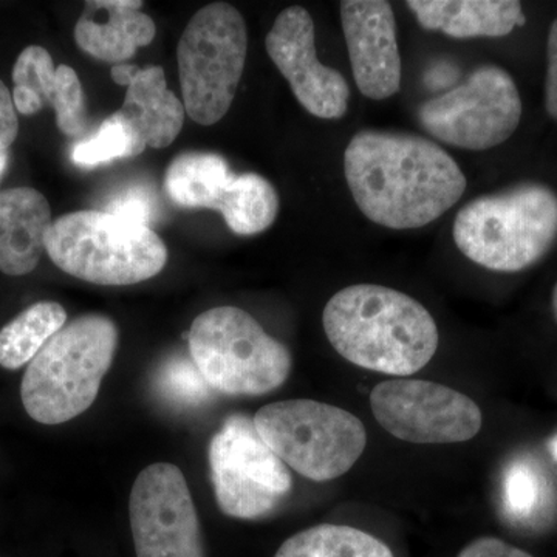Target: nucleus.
Here are the masks:
<instances>
[{
    "label": "nucleus",
    "mask_w": 557,
    "mask_h": 557,
    "mask_svg": "<svg viewBox=\"0 0 557 557\" xmlns=\"http://www.w3.org/2000/svg\"><path fill=\"white\" fill-rule=\"evenodd\" d=\"M553 311H555V317L557 319V284L555 287V292H553Z\"/></svg>",
    "instance_id": "obj_32"
},
{
    "label": "nucleus",
    "mask_w": 557,
    "mask_h": 557,
    "mask_svg": "<svg viewBox=\"0 0 557 557\" xmlns=\"http://www.w3.org/2000/svg\"><path fill=\"white\" fill-rule=\"evenodd\" d=\"M255 424L260 438L287 467L313 482L346 474L368 445L364 424L358 417L313 399L263 406Z\"/></svg>",
    "instance_id": "obj_7"
},
{
    "label": "nucleus",
    "mask_w": 557,
    "mask_h": 557,
    "mask_svg": "<svg viewBox=\"0 0 557 557\" xmlns=\"http://www.w3.org/2000/svg\"><path fill=\"white\" fill-rule=\"evenodd\" d=\"M549 448H552L553 457L557 460V435L555 440H553L552 445H549Z\"/></svg>",
    "instance_id": "obj_33"
},
{
    "label": "nucleus",
    "mask_w": 557,
    "mask_h": 557,
    "mask_svg": "<svg viewBox=\"0 0 557 557\" xmlns=\"http://www.w3.org/2000/svg\"><path fill=\"white\" fill-rule=\"evenodd\" d=\"M458 557H533L496 537H483L469 544Z\"/></svg>",
    "instance_id": "obj_30"
},
{
    "label": "nucleus",
    "mask_w": 557,
    "mask_h": 557,
    "mask_svg": "<svg viewBox=\"0 0 557 557\" xmlns=\"http://www.w3.org/2000/svg\"><path fill=\"white\" fill-rule=\"evenodd\" d=\"M190 359L211 391L228 397H260L287 381L293 359L251 314L223 306L194 319Z\"/></svg>",
    "instance_id": "obj_6"
},
{
    "label": "nucleus",
    "mask_w": 557,
    "mask_h": 557,
    "mask_svg": "<svg viewBox=\"0 0 557 557\" xmlns=\"http://www.w3.org/2000/svg\"><path fill=\"white\" fill-rule=\"evenodd\" d=\"M129 519L137 557H205L199 515L175 465L153 463L139 472Z\"/></svg>",
    "instance_id": "obj_12"
},
{
    "label": "nucleus",
    "mask_w": 557,
    "mask_h": 557,
    "mask_svg": "<svg viewBox=\"0 0 557 557\" xmlns=\"http://www.w3.org/2000/svg\"><path fill=\"white\" fill-rule=\"evenodd\" d=\"M522 110L518 86L507 70L482 65L465 83L420 104L417 119L438 141L487 150L512 137Z\"/></svg>",
    "instance_id": "obj_10"
},
{
    "label": "nucleus",
    "mask_w": 557,
    "mask_h": 557,
    "mask_svg": "<svg viewBox=\"0 0 557 557\" xmlns=\"http://www.w3.org/2000/svg\"><path fill=\"white\" fill-rule=\"evenodd\" d=\"M152 194L145 186H131L110 199L106 211L135 225L149 226L153 219Z\"/></svg>",
    "instance_id": "obj_27"
},
{
    "label": "nucleus",
    "mask_w": 557,
    "mask_h": 557,
    "mask_svg": "<svg viewBox=\"0 0 557 557\" xmlns=\"http://www.w3.org/2000/svg\"><path fill=\"white\" fill-rule=\"evenodd\" d=\"M46 251L58 269L97 285H134L157 276L168 248L149 226L104 211H78L51 223Z\"/></svg>",
    "instance_id": "obj_5"
},
{
    "label": "nucleus",
    "mask_w": 557,
    "mask_h": 557,
    "mask_svg": "<svg viewBox=\"0 0 557 557\" xmlns=\"http://www.w3.org/2000/svg\"><path fill=\"white\" fill-rule=\"evenodd\" d=\"M20 120L9 87L0 79V143L10 148L17 138Z\"/></svg>",
    "instance_id": "obj_29"
},
{
    "label": "nucleus",
    "mask_w": 557,
    "mask_h": 557,
    "mask_svg": "<svg viewBox=\"0 0 557 557\" xmlns=\"http://www.w3.org/2000/svg\"><path fill=\"white\" fill-rule=\"evenodd\" d=\"M145 143L132 131L119 112L102 121L90 138L83 139L72 149V161L79 168H95L116 159L139 156Z\"/></svg>",
    "instance_id": "obj_24"
},
{
    "label": "nucleus",
    "mask_w": 557,
    "mask_h": 557,
    "mask_svg": "<svg viewBox=\"0 0 557 557\" xmlns=\"http://www.w3.org/2000/svg\"><path fill=\"white\" fill-rule=\"evenodd\" d=\"M49 200L33 188L0 190V271L25 276L38 267L50 230Z\"/></svg>",
    "instance_id": "obj_17"
},
{
    "label": "nucleus",
    "mask_w": 557,
    "mask_h": 557,
    "mask_svg": "<svg viewBox=\"0 0 557 557\" xmlns=\"http://www.w3.org/2000/svg\"><path fill=\"white\" fill-rule=\"evenodd\" d=\"M344 174L359 211L391 230L429 225L457 205L468 185L442 146L403 132L359 131L344 153Z\"/></svg>",
    "instance_id": "obj_1"
},
{
    "label": "nucleus",
    "mask_w": 557,
    "mask_h": 557,
    "mask_svg": "<svg viewBox=\"0 0 557 557\" xmlns=\"http://www.w3.org/2000/svg\"><path fill=\"white\" fill-rule=\"evenodd\" d=\"M234 175L226 160L212 152H185L172 160L164 188L182 208L218 209Z\"/></svg>",
    "instance_id": "obj_20"
},
{
    "label": "nucleus",
    "mask_w": 557,
    "mask_h": 557,
    "mask_svg": "<svg viewBox=\"0 0 557 557\" xmlns=\"http://www.w3.org/2000/svg\"><path fill=\"white\" fill-rule=\"evenodd\" d=\"M341 22L355 84L366 98L384 101L401 86L394 9L386 0H344Z\"/></svg>",
    "instance_id": "obj_14"
},
{
    "label": "nucleus",
    "mask_w": 557,
    "mask_h": 557,
    "mask_svg": "<svg viewBox=\"0 0 557 557\" xmlns=\"http://www.w3.org/2000/svg\"><path fill=\"white\" fill-rule=\"evenodd\" d=\"M265 47L307 112L322 120L346 115L350 89L338 70L318 60L314 22L309 11L298 5L282 11L267 35Z\"/></svg>",
    "instance_id": "obj_13"
},
{
    "label": "nucleus",
    "mask_w": 557,
    "mask_h": 557,
    "mask_svg": "<svg viewBox=\"0 0 557 557\" xmlns=\"http://www.w3.org/2000/svg\"><path fill=\"white\" fill-rule=\"evenodd\" d=\"M10 163V148H7L5 145L0 143V178L5 174L7 168H9Z\"/></svg>",
    "instance_id": "obj_31"
},
{
    "label": "nucleus",
    "mask_w": 557,
    "mask_h": 557,
    "mask_svg": "<svg viewBox=\"0 0 557 557\" xmlns=\"http://www.w3.org/2000/svg\"><path fill=\"white\" fill-rule=\"evenodd\" d=\"M277 190L262 175H234L219 211L226 225L239 236H256L273 225L278 212Z\"/></svg>",
    "instance_id": "obj_22"
},
{
    "label": "nucleus",
    "mask_w": 557,
    "mask_h": 557,
    "mask_svg": "<svg viewBox=\"0 0 557 557\" xmlns=\"http://www.w3.org/2000/svg\"><path fill=\"white\" fill-rule=\"evenodd\" d=\"M545 480L528 461L509 465L504 479V505L512 519L527 520L544 507Z\"/></svg>",
    "instance_id": "obj_25"
},
{
    "label": "nucleus",
    "mask_w": 557,
    "mask_h": 557,
    "mask_svg": "<svg viewBox=\"0 0 557 557\" xmlns=\"http://www.w3.org/2000/svg\"><path fill=\"white\" fill-rule=\"evenodd\" d=\"M418 24L450 38H502L525 25L518 0H410Z\"/></svg>",
    "instance_id": "obj_18"
},
{
    "label": "nucleus",
    "mask_w": 557,
    "mask_h": 557,
    "mask_svg": "<svg viewBox=\"0 0 557 557\" xmlns=\"http://www.w3.org/2000/svg\"><path fill=\"white\" fill-rule=\"evenodd\" d=\"M454 242L483 269L500 273L536 265L557 242V194L525 182L469 201L454 220Z\"/></svg>",
    "instance_id": "obj_4"
},
{
    "label": "nucleus",
    "mask_w": 557,
    "mask_h": 557,
    "mask_svg": "<svg viewBox=\"0 0 557 557\" xmlns=\"http://www.w3.org/2000/svg\"><path fill=\"white\" fill-rule=\"evenodd\" d=\"M119 339L115 322L102 314H86L65 324L25 370L21 398L28 416L57 426L90 409Z\"/></svg>",
    "instance_id": "obj_3"
},
{
    "label": "nucleus",
    "mask_w": 557,
    "mask_h": 557,
    "mask_svg": "<svg viewBox=\"0 0 557 557\" xmlns=\"http://www.w3.org/2000/svg\"><path fill=\"white\" fill-rule=\"evenodd\" d=\"M209 469L220 511L252 520L284 504L293 487L292 474L260 438L255 418L233 413L209 443Z\"/></svg>",
    "instance_id": "obj_9"
},
{
    "label": "nucleus",
    "mask_w": 557,
    "mask_h": 557,
    "mask_svg": "<svg viewBox=\"0 0 557 557\" xmlns=\"http://www.w3.org/2000/svg\"><path fill=\"white\" fill-rule=\"evenodd\" d=\"M143 2L135 0H94L75 25V40L81 50L104 62L131 60L139 47L156 38V22L141 13Z\"/></svg>",
    "instance_id": "obj_16"
},
{
    "label": "nucleus",
    "mask_w": 557,
    "mask_h": 557,
    "mask_svg": "<svg viewBox=\"0 0 557 557\" xmlns=\"http://www.w3.org/2000/svg\"><path fill=\"white\" fill-rule=\"evenodd\" d=\"M274 557H394L380 539L354 527L318 525L287 539Z\"/></svg>",
    "instance_id": "obj_23"
},
{
    "label": "nucleus",
    "mask_w": 557,
    "mask_h": 557,
    "mask_svg": "<svg viewBox=\"0 0 557 557\" xmlns=\"http://www.w3.org/2000/svg\"><path fill=\"white\" fill-rule=\"evenodd\" d=\"M67 322L64 307L42 300L33 304L0 330V366L17 370L33 358Z\"/></svg>",
    "instance_id": "obj_21"
},
{
    "label": "nucleus",
    "mask_w": 557,
    "mask_h": 557,
    "mask_svg": "<svg viewBox=\"0 0 557 557\" xmlns=\"http://www.w3.org/2000/svg\"><path fill=\"white\" fill-rule=\"evenodd\" d=\"M333 348L358 368L392 376L413 375L438 348V329L426 307L381 285L341 289L322 313Z\"/></svg>",
    "instance_id": "obj_2"
},
{
    "label": "nucleus",
    "mask_w": 557,
    "mask_h": 557,
    "mask_svg": "<svg viewBox=\"0 0 557 557\" xmlns=\"http://www.w3.org/2000/svg\"><path fill=\"white\" fill-rule=\"evenodd\" d=\"M370 406L380 426L403 442L463 443L482 429V412L471 398L432 381H384L370 394Z\"/></svg>",
    "instance_id": "obj_11"
},
{
    "label": "nucleus",
    "mask_w": 557,
    "mask_h": 557,
    "mask_svg": "<svg viewBox=\"0 0 557 557\" xmlns=\"http://www.w3.org/2000/svg\"><path fill=\"white\" fill-rule=\"evenodd\" d=\"M244 16L226 2L194 14L177 47L180 86L189 119L212 126L228 113L247 62Z\"/></svg>",
    "instance_id": "obj_8"
},
{
    "label": "nucleus",
    "mask_w": 557,
    "mask_h": 557,
    "mask_svg": "<svg viewBox=\"0 0 557 557\" xmlns=\"http://www.w3.org/2000/svg\"><path fill=\"white\" fill-rule=\"evenodd\" d=\"M160 386L164 395L182 405H199L211 391L193 359L182 357L171 358L161 369Z\"/></svg>",
    "instance_id": "obj_26"
},
{
    "label": "nucleus",
    "mask_w": 557,
    "mask_h": 557,
    "mask_svg": "<svg viewBox=\"0 0 557 557\" xmlns=\"http://www.w3.org/2000/svg\"><path fill=\"white\" fill-rule=\"evenodd\" d=\"M14 108L22 115H35L46 106L57 112L62 134L76 137L86 129V97L75 70L54 67L53 58L40 46L27 47L13 69Z\"/></svg>",
    "instance_id": "obj_15"
},
{
    "label": "nucleus",
    "mask_w": 557,
    "mask_h": 557,
    "mask_svg": "<svg viewBox=\"0 0 557 557\" xmlns=\"http://www.w3.org/2000/svg\"><path fill=\"white\" fill-rule=\"evenodd\" d=\"M545 109L557 121V20L549 27L547 39V76H545Z\"/></svg>",
    "instance_id": "obj_28"
},
{
    "label": "nucleus",
    "mask_w": 557,
    "mask_h": 557,
    "mask_svg": "<svg viewBox=\"0 0 557 557\" xmlns=\"http://www.w3.org/2000/svg\"><path fill=\"white\" fill-rule=\"evenodd\" d=\"M119 113L146 148H166L185 123V104L168 90L164 70L157 65L135 67Z\"/></svg>",
    "instance_id": "obj_19"
}]
</instances>
